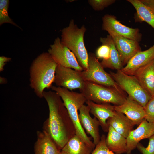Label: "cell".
Segmentation results:
<instances>
[{"instance_id": "8992f818", "label": "cell", "mask_w": 154, "mask_h": 154, "mask_svg": "<svg viewBox=\"0 0 154 154\" xmlns=\"http://www.w3.org/2000/svg\"><path fill=\"white\" fill-rule=\"evenodd\" d=\"M110 74L122 90L144 108L152 98L134 76L127 74L121 70L116 72H110Z\"/></svg>"}, {"instance_id": "4dcf8cb0", "label": "cell", "mask_w": 154, "mask_h": 154, "mask_svg": "<svg viewBox=\"0 0 154 154\" xmlns=\"http://www.w3.org/2000/svg\"><path fill=\"white\" fill-rule=\"evenodd\" d=\"M143 4L154 10V0H139Z\"/></svg>"}, {"instance_id": "836d02e7", "label": "cell", "mask_w": 154, "mask_h": 154, "mask_svg": "<svg viewBox=\"0 0 154 154\" xmlns=\"http://www.w3.org/2000/svg\"><path fill=\"white\" fill-rule=\"evenodd\" d=\"M153 97H154V96H153Z\"/></svg>"}, {"instance_id": "30bf717a", "label": "cell", "mask_w": 154, "mask_h": 154, "mask_svg": "<svg viewBox=\"0 0 154 154\" xmlns=\"http://www.w3.org/2000/svg\"><path fill=\"white\" fill-rule=\"evenodd\" d=\"M102 29L108 33H114L128 39L141 41L142 35L137 28H131L125 25L118 20L116 16L108 14L102 19Z\"/></svg>"}, {"instance_id": "ba28073f", "label": "cell", "mask_w": 154, "mask_h": 154, "mask_svg": "<svg viewBox=\"0 0 154 154\" xmlns=\"http://www.w3.org/2000/svg\"><path fill=\"white\" fill-rule=\"evenodd\" d=\"M48 52L58 65L79 72L84 70L74 53L62 43L59 37L50 46Z\"/></svg>"}, {"instance_id": "d4e9b609", "label": "cell", "mask_w": 154, "mask_h": 154, "mask_svg": "<svg viewBox=\"0 0 154 154\" xmlns=\"http://www.w3.org/2000/svg\"><path fill=\"white\" fill-rule=\"evenodd\" d=\"M106 137L103 134L100 140L96 146L91 154H117L110 150L107 147L105 143Z\"/></svg>"}, {"instance_id": "1f68e13d", "label": "cell", "mask_w": 154, "mask_h": 154, "mask_svg": "<svg viewBox=\"0 0 154 154\" xmlns=\"http://www.w3.org/2000/svg\"><path fill=\"white\" fill-rule=\"evenodd\" d=\"M7 80L5 78L0 76V83L1 84H5L7 82Z\"/></svg>"}, {"instance_id": "52a82bcc", "label": "cell", "mask_w": 154, "mask_h": 154, "mask_svg": "<svg viewBox=\"0 0 154 154\" xmlns=\"http://www.w3.org/2000/svg\"><path fill=\"white\" fill-rule=\"evenodd\" d=\"M88 69L81 72V76L85 81L112 87L125 94L110 74L104 70L93 53L88 54Z\"/></svg>"}, {"instance_id": "5b68a950", "label": "cell", "mask_w": 154, "mask_h": 154, "mask_svg": "<svg viewBox=\"0 0 154 154\" xmlns=\"http://www.w3.org/2000/svg\"><path fill=\"white\" fill-rule=\"evenodd\" d=\"M80 91L87 100L97 104L119 106L124 102L127 97L114 88L88 82H85L84 86Z\"/></svg>"}, {"instance_id": "ac0fdd59", "label": "cell", "mask_w": 154, "mask_h": 154, "mask_svg": "<svg viewBox=\"0 0 154 154\" xmlns=\"http://www.w3.org/2000/svg\"><path fill=\"white\" fill-rule=\"evenodd\" d=\"M37 135L34 154H58L60 151L46 131H37Z\"/></svg>"}, {"instance_id": "e0dca14e", "label": "cell", "mask_w": 154, "mask_h": 154, "mask_svg": "<svg viewBox=\"0 0 154 154\" xmlns=\"http://www.w3.org/2000/svg\"><path fill=\"white\" fill-rule=\"evenodd\" d=\"M144 90L154 96V60L137 70L133 75Z\"/></svg>"}, {"instance_id": "4fadbf2b", "label": "cell", "mask_w": 154, "mask_h": 154, "mask_svg": "<svg viewBox=\"0 0 154 154\" xmlns=\"http://www.w3.org/2000/svg\"><path fill=\"white\" fill-rule=\"evenodd\" d=\"M115 110L123 114L135 125H139L145 119L144 108L128 96L121 105L114 106Z\"/></svg>"}, {"instance_id": "5bb4252c", "label": "cell", "mask_w": 154, "mask_h": 154, "mask_svg": "<svg viewBox=\"0 0 154 154\" xmlns=\"http://www.w3.org/2000/svg\"><path fill=\"white\" fill-rule=\"evenodd\" d=\"M78 118L80 123L87 133L90 135L96 146L100 140L99 132L100 123L95 117H92L90 115V110L87 105H83L79 110Z\"/></svg>"}, {"instance_id": "d6a6232c", "label": "cell", "mask_w": 154, "mask_h": 154, "mask_svg": "<svg viewBox=\"0 0 154 154\" xmlns=\"http://www.w3.org/2000/svg\"><path fill=\"white\" fill-rule=\"evenodd\" d=\"M58 154H62L60 151Z\"/></svg>"}, {"instance_id": "ffe728a7", "label": "cell", "mask_w": 154, "mask_h": 154, "mask_svg": "<svg viewBox=\"0 0 154 154\" xmlns=\"http://www.w3.org/2000/svg\"><path fill=\"white\" fill-rule=\"evenodd\" d=\"M108 133L105 139L106 145L108 149L117 154L126 153L127 141L126 138L109 126Z\"/></svg>"}, {"instance_id": "f546056e", "label": "cell", "mask_w": 154, "mask_h": 154, "mask_svg": "<svg viewBox=\"0 0 154 154\" xmlns=\"http://www.w3.org/2000/svg\"><path fill=\"white\" fill-rule=\"evenodd\" d=\"M11 58L4 56L0 57V72L3 71L4 70V67L6 63L10 61Z\"/></svg>"}, {"instance_id": "f1b7e54d", "label": "cell", "mask_w": 154, "mask_h": 154, "mask_svg": "<svg viewBox=\"0 0 154 154\" xmlns=\"http://www.w3.org/2000/svg\"><path fill=\"white\" fill-rule=\"evenodd\" d=\"M110 49L107 45L102 44L97 49L96 56L97 58H102L103 60H108L110 56Z\"/></svg>"}, {"instance_id": "484cf974", "label": "cell", "mask_w": 154, "mask_h": 154, "mask_svg": "<svg viewBox=\"0 0 154 154\" xmlns=\"http://www.w3.org/2000/svg\"><path fill=\"white\" fill-rule=\"evenodd\" d=\"M115 0H89L88 2L95 11H100L114 3Z\"/></svg>"}, {"instance_id": "2e32d148", "label": "cell", "mask_w": 154, "mask_h": 154, "mask_svg": "<svg viewBox=\"0 0 154 154\" xmlns=\"http://www.w3.org/2000/svg\"><path fill=\"white\" fill-rule=\"evenodd\" d=\"M154 60V45L148 49L135 54L121 70L125 74L133 76L138 69Z\"/></svg>"}, {"instance_id": "277c9868", "label": "cell", "mask_w": 154, "mask_h": 154, "mask_svg": "<svg viewBox=\"0 0 154 154\" xmlns=\"http://www.w3.org/2000/svg\"><path fill=\"white\" fill-rule=\"evenodd\" d=\"M86 31L84 25L79 28L74 20L61 31V42L74 54L84 70L88 68V54L85 47L84 36Z\"/></svg>"}, {"instance_id": "4316f807", "label": "cell", "mask_w": 154, "mask_h": 154, "mask_svg": "<svg viewBox=\"0 0 154 154\" xmlns=\"http://www.w3.org/2000/svg\"><path fill=\"white\" fill-rule=\"evenodd\" d=\"M145 113V119L148 121L154 122V97L147 103L144 108Z\"/></svg>"}, {"instance_id": "7402d4cb", "label": "cell", "mask_w": 154, "mask_h": 154, "mask_svg": "<svg viewBox=\"0 0 154 154\" xmlns=\"http://www.w3.org/2000/svg\"><path fill=\"white\" fill-rule=\"evenodd\" d=\"M93 149L76 134L68 141L60 152L62 154H90Z\"/></svg>"}, {"instance_id": "7c38bea8", "label": "cell", "mask_w": 154, "mask_h": 154, "mask_svg": "<svg viewBox=\"0 0 154 154\" xmlns=\"http://www.w3.org/2000/svg\"><path fill=\"white\" fill-rule=\"evenodd\" d=\"M154 135V122L144 120L135 129L131 131L126 138L127 154H131L141 140Z\"/></svg>"}, {"instance_id": "9c48e42d", "label": "cell", "mask_w": 154, "mask_h": 154, "mask_svg": "<svg viewBox=\"0 0 154 154\" xmlns=\"http://www.w3.org/2000/svg\"><path fill=\"white\" fill-rule=\"evenodd\" d=\"M85 82L81 72L58 65L54 82L56 86L71 91L76 89L80 90L84 87Z\"/></svg>"}, {"instance_id": "3957f363", "label": "cell", "mask_w": 154, "mask_h": 154, "mask_svg": "<svg viewBox=\"0 0 154 154\" xmlns=\"http://www.w3.org/2000/svg\"><path fill=\"white\" fill-rule=\"evenodd\" d=\"M51 88L62 99L75 128L76 134L94 149L96 145L86 135L78 118V111L87 100L86 98L80 92L70 91L64 88L52 86Z\"/></svg>"}, {"instance_id": "cb8c5ba5", "label": "cell", "mask_w": 154, "mask_h": 154, "mask_svg": "<svg viewBox=\"0 0 154 154\" xmlns=\"http://www.w3.org/2000/svg\"><path fill=\"white\" fill-rule=\"evenodd\" d=\"M9 2V0H0V25H1L5 23H9L21 29L9 15L8 11Z\"/></svg>"}, {"instance_id": "9a60e30c", "label": "cell", "mask_w": 154, "mask_h": 154, "mask_svg": "<svg viewBox=\"0 0 154 154\" xmlns=\"http://www.w3.org/2000/svg\"><path fill=\"white\" fill-rule=\"evenodd\" d=\"M86 103L90 109V113L99 121L102 130L108 132L109 126L107 121L116 113L114 105L108 103L97 104L90 100H87Z\"/></svg>"}, {"instance_id": "d6986e66", "label": "cell", "mask_w": 154, "mask_h": 154, "mask_svg": "<svg viewBox=\"0 0 154 154\" xmlns=\"http://www.w3.org/2000/svg\"><path fill=\"white\" fill-rule=\"evenodd\" d=\"M100 40L102 44L108 46L110 49V55L106 60H102L100 62L104 68H108L117 70H121L123 65L119 53L116 48L113 40L110 35L106 37H101Z\"/></svg>"}, {"instance_id": "6da1fadb", "label": "cell", "mask_w": 154, "mask_h": 154, "mask_svg": "<svg viewBox=\"0 0 154 154\" xmlns=\"http://www.w3.org/2000/svg\"><path fill=\"white\" fill-rule=\"evenodd\" d=\"M43 97L49 110V117L44 123L43 130L49 134L61 151L76 135L75 128L62 99L56 92L44 91Z\"/></svg>"}, {"instance_id": "7a4b0ae2", "label": "cell", "mask_w": 154, "mask_h": 154, "mask_svg": "<svg viewBox=\"0 0 154 154\" xmlns=\"http://www.w3.org/2000/svg\"><path fill=\"white\" fill-rule=\"evenodd\" d=\"M58 65L48 52L41 54L32 62L29 69L30 86L39 98H43L45 89L52 86Z\"/></svg>"}, {"instance_id": "603a6c76", "label": "cell", "mask_w": 154, "mask_h": 154, "mask_svg": "<svg viewBox=\"0 0 154 154\" xmlns=\"http://www.w3.org/2000/svg\"><path fill=\"white\" fill-rule=\"evenodd\" d=\"M135 9L134 19L135 22H145L154 29V10L145 5L139 0H127Z\"/></svg>"}, {"instance_id": "44dd1931", "label": "cell", "mask_w": 154, "mask_h": 154, "mask_svg": "<svg viewBox=\"0 0 154 154\" xmlns=\"http://www.w3.org/2000/svg\"><path fill=\"white\" fill-rule=\"evenodd\" d=\"M107 123L126 138L135 125L124 114L116 111L113 117L108 119Z\"/></svg>"}, {"instance_id": "83f0119b", "label": "cell", "mask_w": 154, "mask_h": 154, "mask_svg": "<svg viewBox=\"0 0 154 154\" xmlns=\"http://www.w3.org/2000/svg\"><path fill=\"white\" fill-rule=\"evenodd\" d=\"M148 146L145 147L139 143L136 148L142 154H154V135L149 138Z\"/></svg>"}, {"instance_id": "8fae6325", "label": "cell", "mask_w": 154, "mask_h": 154, "mask_svg": "<svg viewBox=\"0 0 154 154\" xmlns=\"http://www.w3.org/2000/svg\"><path fill=\"white\" fill-rule=\"evenodd\" d=\"M119 53L123 66L137 53L141 51L139 42L114 33H109Z\"/></svg>"}]
</instances>
